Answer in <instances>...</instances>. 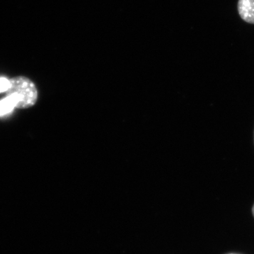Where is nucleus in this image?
Returning a JSON list of instances; mask_svg holds the SVG:
<instances>
[{
	"label": "nucleus",
	"instance_id": "nucleus-1",
	"mask_svg": "<svg viewBox=\"0 0 254 254\" xmlns=\"http://www.w3.org/2000/svg\"><path fill=\"white\" fill-rule=\"evenodd\" d=\"M6 93V96L13 100L18 109H28L34 106L38 101V88L34 82L26 76L11 78L9 89Z\"/></svg>",
	"mask_w": 254,
	"mask_h": 254
},
{
	"label": "nucleus",
	"instance_id": "nucleus-2",
	"mask_svg": "<svg viewBox=\"0 0 254 254\" xmlns=\"http://www.w3.org/2000/svg\"><path fill=\"white\" fill-rule=\"evenodd\" d=\"M237 9L243 21L254 24V0H239Z\"/></svg>",
	"mask_w": 254,
	"mask_h": 254
},
{
	"label": "nucleus",
	"instance_id": "nucleus-3",
	"mask_svg": "<svg viewBox=\"0 0 254 254\" xmlns=\"http://www.w3.org/2000/svg\"><path fill=\"white\" fill-rule=\"evenodd\" d=\"M16 108L14 102L9 96L0 100V117L11 113Z\"/></svg>",
	"mask_w": 254,
	"mask_h": 254
},
{
	"label": "nucleus",
	"instance_id": "nucleus-4",
	"mask_svg": "<svg viewBox=\"0 0 254 254\" xmlns=\"http://www.w3.org/2000/svg\"><path fill=\"white\" fill-rule=\"evenodd\" d=\"M10 86V79L6 78H0V93L6 92Z\"/></svg>",
	"mask_w": 254,
	"mask_h": 254
},
{
	"label": "nucleus",
	"instance_id": "nucleus-5",
	"mask_svg": "<svg viewBox=\"0 0 254 254\" xmlns=\"http://www.w3.org/2000/svg\"><path fill=\"white\" fill-rule=\"evenodd\" d=\"M252 214H253V216L254 217V204L253 207H252Z\"/></svg>",
	"mask_w": 254,
	"mask_h": 254
},
{
	"label": "nucleus",
	"instance_id": "nucleus-6",
	"mask_svg": "<svg viewBox=\"0 0 254 254\" xmlns=\"http://www.w3.org/2000/svg\"></svg>",
	"mask_w": 254,
	"mask_h": 254
}]
</instances>
